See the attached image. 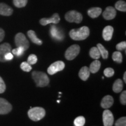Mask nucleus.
Masks as SVG:
<instances>
[{
    "instance_id": "obj_1",
    "label": "nucleus",
    "mask_w": 126,
    "mask_h": 126,
    "mask_svg": "<svg viewBox=\"0 0 126 126\" xmlns=\"http://www.w3.org/2000/svg\"><path fill=\"white\" fill-rule=\"evenodd\" d=\"M90 31L87 26H82L77 29H72L70 32V36L72 40H83L86 39L89 36Z\"/></svg>"
},
{
    "instance_id": "obj_2",
    "label": "nucleus",
    "mask_w": 126,
    "mask_h": 126,
    "mask_svg": "<svg viewBox=\"0 0 126 126\" xmlns=\"http://www.w3.org/2000/svg\"><path fill=\"white\" fill-rule=\"evenodd\" d=\"M32 78L38 87H45L48 85L50 80L47 75L41 71H34L32 72Z\"/></svg>"
},
{
    "instance_id": "obj_3",
    "label": "nucleus",
    "mask_w": 126,
    "mask_h": 126,
    "mask_svg": "<svg viewBox=\"0 0 126 126\" xmlns=\"http://www.w3.org/2000/svg\"><path fill=\"white\" fill-rule=\"evenodd\" d=\"M28 116L34 122H37L40 120L45 117L46 115V111L43 108L40 107L31 108L28 111Z\"/></svg>"
},
{
    "instance_id": "obj_4",
    "label": "nucleus",
    "mask_w": 126,
    "mask_h": 126,
    "mask_svg": "<svg viewBox=\"0 0 126 126\" xmlns=\"http://www.w3.org/2000/svg\"><path fill=\"white\" fill-rule=\"evenodd\" d=\"M65 19L67 21L70 23L75 22L76 23H79L82 20L83 16L80 12L72 10L65 14Z\"/></svg>"
},
{
    "instance_id": "obj_5",
    "label": "nucleus",
    "mask_w": 126,
    "mask_h": 126,
    "mask_svg": "<svg viewBox=\"0 0 126 126\" xmlns=\"http://www.w3.org/2000/svg\"><path fill=\"white\" fill-rule=\"evenodd\" d=\"M15 42L16 47H22L25 50L29 47V42L26 39V36L22 33H18L15 37Z\"/></svg>"
},
{
    "instance_id": "obj_6",
    "label": "nucleus",
    "mask_w": 126,
    "mask_h": 126,
    "mask_svg": "<svg viewBox=\"0 0 126 126\" xmlns=\"http://www.w3.org/2000/svg\"><path fill=\"white\" fill-rule=\"evenodd\" d=\"M80 52V47L77 45H73L68 48L65 53V57L68 60H72L78 56Z\"/></svg>"
},
{
    "instance_id": "obj_7",
    "label": "nucleus",
    "mask_w": 126,
    "mask_h": 126,
    "mask_svg": "<svg viewBox=\"0 0 126 126\" xmlns=\"http://www.w3.org/2000/svg\"><path fill=\"white\" fill-rule=\"evenodd\" d=\"M64 67H65V64L64 62L61 61H56L49 66L47 69V72L50 75H54L57 72L64 70Z\"/></svg>"
},
{
    "instance_id": "obj_8",
    "label": "nucleus",
    "mask_w": 126,
    "mask_h": 126,
    "mask_svg": "<svg viewBox=\"0 0 126 126\" xmlns=\"http://www.w3.org/2000/svg\"><path fill=\"white\" fill-rule=\"evenodd\" d=\"M50 34L52 38L56 40L61 41L64 39V34L63 31L54 25L50 27Z\"/></svg>"
},
{
    "instance_id": "obj_9",
    "label": "nucleus",
    "mask_w": 126,
    "mask_h": 126,
    "mask_svg": "<svg viewBox=\"0 0 126 126\" xmlns=\"http://www.w3.org/2000/svg\"><path fill=\"white\" fill-rule=\"evenodd\" d=\"M103 122L104 126H112L114 123L113 113L109 110L106 109L103 113Z\"/></svg>"
},
{
    "instance_id": "obj_10",
    "label": "nucleus",
    "mask_w": 126,
    "mask_h": 126,
    "mask_svg": "<svg viewBox=\"0 0 126 126\" xmlns=\"http://www.w3.org/2000/svg\"><path fill=\"white\" fill-rule=\"evenodd\" d=\"M11 104L6 99L0 97V114H6L12 110Z\"/></svg>"
},
{
    "instance_id": "obj_11",
    "label": "nucleus",
    "mask_w": 126,
    "mask_h": 126,
    "mask_svg": "<svg viewBox=\"0 0 126 126\" xmlns=\"http://www.w3.org/2000/svg\"><path fill=\"white\" fill-rule=\"evenodd\" d=\"M60 20V18L58 14H54L53 16L50 18H42L40 20V23L43 26L50 24V23H54L57 24Z\"/></svg>"
},
{
    "instance_id": "obj_12",
    "label": "nucleus",
    "mask_w": 126,
    "mask_h": 126,
    "mask_svg": "<svg viewBox=\"0 0 126 126\" xmlns=\"http://www.w3.org/2000/svg\"><path fill=\"white\" fill-rule=\"evenodd\" d=\"M11 46L8 43H3L0 45V62H5V56L8 53L11 52Z\"/></svg>"
},
{
    "instance_id": "obj_13",
    "label": "nucleus",
    "mask_w": 126,
    "mask_h": 126,
    "mask_svg": "<svg viewBox=\"0 0 126 126\" xmlns=\"http://www.w3.org/2000/svg\"><path fill=\"white\" fill-rule=\"evenodd\" d=\"M116 11L113 7H108L103 13V18L106 20H111L115 18Z\"/></svg>"
},
{
    "instance_id": "obj_14",
    "label": "nucleus",
    "mask_w": 126,
    "mask_h": 126,
    "mask_svg": "<svg viewBox=\"0 0 126 126\" xmlns=\"http://www.w3.org/2000/svg\"><path fill=\"white\" fill-rule=\"evenodd\" d=\"M114 29L111 26H107L103 29L102 36L104 40L106 41H110L112 38Z\"/></svg>"
},
{
    "instance_id": "obj_15",
    "label": "nucleus",
    "mask_w": 126,
    "mask_h": 126,
    "mask_svg": "<svg viewBox=\"0 0 126 126\" xmlns=\"http://www.w3.org/2000/svg\"><path fill=\"white\" fill-rule=\"evenodd\" d=\"M13 13V9L7 4L0 3V15L10 16Z\"/></svg>"
},
{
    "instance_id": "obj_16",
    "label": "nucleus",
    "mask_w": 126,
    "mask_h": 126,
    "mask_svg": "<svg viewBox=\"0 0 126 126\" xmlns=\"http://www.w3.org/2000/svg\"><path fill=\"white\" fill-rule=\"evenodd\" d=\"M114 103L113 97L110 95H106L102 99L101 106L104 109H109L113 105Z\"/></svg>"
},
{
    "instance_id": "obj_17",
    "label": "nucleus",
    "mask_w": 126,
    "mask_h": 126,
    "mask_svg": "<svg viewBox=\"0 0 126 126\" xmlns=\"http://www.w3.org/2000/svg\"><path fill=\"white\" fill-rule=\"evenodd\" d=\"M90 76V71L88 67H83L79 72V77L82 81H85Z\"/></svg>"
},
{
    "instance_id": "obj_18",
    "label": "nucleus",
    "mask_w": 126,
    "mask_h": 126,
    "mask_svg": "<svg viewBox=\"0 0 126 126\" xmlns=\"http://www.w3.org/2000/svg\"><path fill=\"white\" fill-rule=\"evenodd\" d=\"M102 13V9L99 7H94L89 9L88 11V14L91 18H97Z\"/></svg>"
},
{
    "instance_id": "obj_19",
    "label": "nucleus",
    "mask_w": 126,
    "mask_h": 126,
    "mask_svg": "<svg viewBox=\"0 0 126 126\" xmlns=\"http://www.w3.org/2000/svg\"><path fill=\"white\" fill-rule=\"evenodd\" d=\"M28 36L29 37V39H31L32 42L33 43H35L37 45H42L43 42L40 40V39H39L38 37L36 36V34L35 32L33 31H29L28 32Z\"/></svg>"
},
{
    "instance_id": "obj_20",
    "label": "nucleus",
    "mask_w": 126,
    "mask_h": 126,
    "mask_svg": "<svg viewBox=\"0 0 126 126\" xmlns=\"http://www.w3.org/2000/svg\"><path fill=\"white\" fill-rule=\"evenodd\" d=\"M123 82L120 79H117L113 83V91L116 93H119L123 90Z\"/></svg>"
},
{
    "instance_id": "obj_21",
    "label": "nucleus",
    "mask_w": 126,
    "mask_h": 126,
    "mask_svg": "<svg viewBox=\"0 0 126 126\" xmlns=\"http://www.w3.org/2000/svg\"><path fill=\"white\" fill-rule=\"evenodd\" d=\"M100 65H101V63L99 60H96L93 61L91 64L90 67L89 68L90 72L93 74L97 72L99 70V69H100Z\"/></svg>"
},
{
    "instance_id": "obj_22",
    "label": "nucleus",
    "mask_w": 126,
    "mask_h": 126,
    "mask_svg": "<svg viewBox=\"0 0 126 126\" xmlns=\"http://www.w3.org/2000/svg\"><path fill=\"white\" fill-rule=\"evenodd\" d=\"M97 47L98 48L99 52H100V54L101 55L102 58L103 59H107L109 56V52L106 48H105V47L103 46L102 44L98 43L97 45Z\"/></svg>"
},
{
    "instance_id": "obj_23",
    "label": "nucleus",
    "mask_w": 126,
    "mask_h": 126,
    "mask_svg": "<svg viewBox=\"0 0 126 126\" xmlns=\"http://www.w3.org/2000/svg\"><path fill=\"white\" fill-rule=\"evenodd\" d=\"M89 55L92 59L97 60L100 57V54L97 47H93L89 51Z\"/></svg>"
},
{
    "instance_id": "obj_24",
    "label": "nucleus",
    "mask_w": 126,
    "mask_h": 126,
    "mask_svg": "<svg viewBox=\"0 0 126 126\" xmlns=\"http://www.w3.org/2000/svg\"><path fill=\"white\" fill-rule=\"evenodd\" d=\"M115 7H116V9L120 11H126V3L125 1H124L120 0V1H117V2L116 3V4H115Z\"/></svg>"
},
{
    "instance_id": "obj_25",
    "label": "nucleus",
    "mask_w": 126,
    "mask_h": 126,
    "mask_svg": "<svg viewBox=\"0 0 126 126\" xmlns=\"http://www.w3.org/2000/svg\"><path fill=\"white\" fill-rule=\"evenodd\" d=\"M112 59L114 61H116L118 63H122L123 61L122 54L119 51H115L113 53Z\"/></svg>"
},
{
    "instance_id": "obj_26",
    "label": "nucleus",
    "mask_w": 126,
    "mask_h": 126,
    "mask_svg": "<svg viewBox=\"0 0 126 126\" xmlns=\"http://www.w3.org/2000/svg\"><path fill=\"white\" fill-rule=\"evenodd\" d=\"M25 51H26V50L23 47H18L16 48H15V49L12 50V53L13 54V55H15L16 56L20 57L23 54Z\"/></svg>"
},
{
    "instance_id": "obj_27",
    "label": "nucleus",
    "mask_w": 126,
    "mask_h": 126,
    "mask_svg": "<svg viewBox=\"0 0 126 126\" xmlns=\"http://www.w3.org/2000/svg\"><path fill=\"white\" fill-rule=\"evenodd\" d=\"M75 126H83L85 123V119L83 116H79L74 120Z\"/></svg>"
},
{
    "instance_id": "obj_28",
    "label": "nucleus",
    "mask_w": 126,
    "mask_h": 126,
    "mask_svg": "<svg viewBox=\"0 0 126 126\" xmlns=\"http://www.w3.org/2000/svg\"><path fill=\"white\" fill-rule=\"evenodd\" d=\"M14 5L17 8H23L26 5L28 0H13Z\"/></svg>"
},
{
    "instance_id": "obj_29",
    "label": "nucleus",
    "mask_w": 126,
    "mask_h": 126,
    "mask_svg": "<svg viewBox=\"0 0 126 126\" xmlns=\"http://www.w3.org/2000/svg\"><path fill=\"white\" fill-rule=\"evenodd\" d=\"M20 68L23 71L25 72H29L32 70L31 65L28 63V62H26V61H24V62H22L20 64Z\"/></svg>"
},
{
    "instance_id": "obj_30",
    "label": "nucleus",
    "mask_w": 126,
    "mask_h": 126,
    "mask_svg": "<svg viewBox=\"0 0 126 126\" xmlns=\"http://www.w3.org/2000/svg\"><path fill=\"white\" fill-rule=\"evenodd\" d=\"M37 61V56L35 54H31L28 57L27 62L29 63L30 65H33L35 64Z\"/></svg>"
},
{
    "instance_id": "obj_31",
    "label": "nucleus",
    "mask_w": 126,
    "mask_h": 126,
    "mask_svg": "<svg viewBox=\"0 0 126 126\" xmlns=\"http://www.w3.org/2000/svg\"><path fill=\"white\" fill-rule=\"evenodd\" d=\"M104 75L106 77H111L113 76L114 74V71L111 68H106L105 70H104Z\"/></svg>"
},
{
    "instance_id": "obj_32",
    "label": "nucleus",
    "mask_w": 126,
    "mask_h": 126,
    "mask_svg": "<svg viewBox=\"0 0 126 126\" xmlns=\"http://www.w3.org/2000/svg\"><path fill=\"white\" fill-rule=\"evenodd\" d=\"M115 126H126V117H123L118 119L115 123Z\"/></svg>"
},
{
    "instance_id": "obj_33",
    "label": "nucleus",
    "mask_w": 126,
    "mask_h": 126,
    "mask_svg": "<svg viewBox=\"0 0 126 126\" xmlns=\"http://www.w3.org/2000/svg\"><path fill=\"white\" fill-rule=\"evenodd\" d=\"M126 47V42H122L116 45V49L118 51H122V50H125Z\"/></svg>"
},
{
    "instance_id": "obj_34",
    "label": "nucleus",
    "mask_w": 126,
    "mask_h": 126,
    "mask_svg": "<svg viewBox=\"0 0 126 126\" xmlns=\"http://www.w3.org/2000/svg\"><path fill=\"white\" fill-rule=\"evenodd\" d=\"M6 85L2 78L0 77V94H2L5 91Z\"/></svg>"
},
{
    "instance_id": "obj_35",
    "label": "nucleus",
    "mask_w": 126,
    "mask_h": 126,
    "mask_svg": "<svg viewBox=\"0 0 126 126\" xmlns=\"http://www.w3.org/2000/svg\"><path fill=\"white\" fill-rule=\"evenodd\" d=\"M120 102L122 103V105H126V91H124L122 93L120 97Z\"/></svg>"
},
{
    "instance_id": "obj_36",
    "label": "nucleus",
    "mask_w": 126,
    "mask_h": 126,
    "mask_svg": "<svg viewBox=\"0 0 126 126\" xmlns=\"http://www.w3.org/2000/svg\"><path fill=\"white\" fill-rule=\"evenodd\" d=\"M5 61H11L14 58V55L11 52H9V53H8L5 56Z\"/></svg>"
},
{
    "instance_id": "obj_37",
    "label": "nucleus",
    "mask_w": 126,
    "mask_h": 126,
    "mask_svg": "<svg viewBox=\"0 0 126 126\" xmlns=\"http://www.w3.org/2000/svg\"><path fill=\"white\" fill-rule=\"evenodd\" d=\"M5 37V32L4 30L0 28V42H2Z\"/></svg>"
},
{
    "instance_id": "obj_38",
    "label": "nucleus",
    "mask_w": 126,
    "mask_h": 126,
    "mask_svg": "<svg viewBox=\"0 0 126 126\" xmlns=\"http://www.w3.org/2000/svg\"><path fill=\"white\" fill-rule=\"evenodd\" d=\"M123 79L124 81V83H126V72H124V76H123Z\"/></svg>"
},
{
    "instance_id": "obj_39",
    "label": "nucleus",
    "mask_w": 126,
    "mask_h": 126,
    "mask_svg": "<svg viewBox=\"0 0 126 126\" xmlns=\"http://www.w3.org/2000/svg\"><path fill=\"white\" fill-rule=\"evenodd\" d=\"M57 102L58 103H60V100H57Z\"/></svg>"
}]
</instances>
